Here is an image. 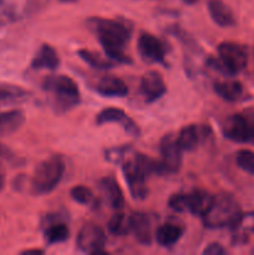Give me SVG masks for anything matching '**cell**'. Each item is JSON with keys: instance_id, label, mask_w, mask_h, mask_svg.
<instances>
[{"instance_id": "obj_1", "label": "cell", "mask_w": 254, "mask_h": 255, "mask_svg": "<svg viewBox=\"0 0 254 255\" xmlns=\"http://www.w3.org/2000/svg\"><path fill=\"white\" fill-rule=\"evenodd\" d=\"M87 26L96 34L100 44L110 59L120 64H131L132 60L125 52L132 34V26L124 19L90 17Z\"/></svg>"}, {"instance_id": "obj_2", "label": "cell", "mask_w": 254, "mask_h": 255, "mask_svg": "<svg viewBox=\"0 0 254 255\" xmlns=\"http://www.w3.org/2000/svg\"><path fill=\"white\" fill-rule=\"evenodd\" d=\"M242 209L237 199L229 193L214 196L208 211L202 218L206 228L222 229L236 228L241 222Z\"/></svg>"}, {"instance_id": "obj_3", "label": "cell", "mask_w": 254, "mask_h": 255, "mask_svg": "<svg viewBox=\"0 0 254 255\" xmlns=\"http://www.w3.org/2000/svg\"><path fill=\"white\" fill-rule=\"evenodd\" d=\"M42 90L50 95L51 107L56 114H65L80 104V90L76 82L65 75H52L42 82Z\"/></svg>"}, {"instance_id": "obj_4", "label": "cell", "mask_w": 254, "mask_h": 255, "mask_svg": "<svg viewBox=\"0 0 254 255\" xmlns=\"http://www.w3.org/2000/svg\"><path fill=\"white\" fill-rule=\"evenodd\" d=\"M65 173V161L61 156H51L40 162L32 173L30 188L34 196H45L56 188Z\"/></svg>"}, {"instance_id": "obj_5", "label": "cell", "mask_w": 254, "mask_h": 255, "mask_svg": "<svg viewBox=\"0 0 254 255\" xmlns=\"http://www.w3.org/2000/svg\"><path fill=\"white\" fill-rule=\"evenodd\" d=\"M122 172L128 186L132 198L136 201H143L148 194L147 178L149 174L146 159L142 153H132L122 162Z\"/></svg>"}, {"instance_id": "obj_6", "label": "cell", "mask_w": 254, "mask_h": 255, "mask_svg": "<svg viewBox=\"0 0 254 255\" xmlns=\"http://www.w3.org/2000/svg\"><path fill=\"white\" fill-rule=\"evenodd\" d=\"M219 60H212V64L227 75H237L246 69L248 64V51L246 46L233 41H224L218 45Z\"/></svg>"}, {"instance_id": "obj_7", "label": "cell", "mask_w": 254, "mask_h": 255, "mask_svg": "<svg viewBox=\"0 0 254 255\" xmlns=\"http://www.w3.org/2000/svg\"><path fill=\"white\" fill-rule=\"evenodd\" d=\"M224 137L237 143L254 144V109L229 116L222 126Z\"/></svg>"}, {"instance_id": "obj_8", "label": "cell", "mask_w": 254, "mask_h": 255, "mask_svg": "<svg viewBox=\"0 0 254 255\" xmlns=\"http://www.w3.org/2000/svg\"><path fill=\"white\" fill-rule=\"evenodd\" d=\"M76 244L77 248L85 253H106L104 249L105 244H106V233L101 227L96 226V224H85L77 234Z\"/></svg>"}, {"instance_id": "obj_9", "label": "cell", "mask_w": 254, "mask_h": 255, "mask_svg": "<svg viewBox=\"0 0 254 255\" xmlns=\"http://www.w3.org/2000/svg\"><path fill=\"white\" fill-rule=\"evenodd\" d=\"M161 162L166 169L167 174L176 173L182 164V148L179 147L177 138L172 134H166L159 142Z\"/></svg>"}, {"instance_id": "obj_10", "label": "cell", "mask_w": 254, "mask_h": 255, "mask_svg": "<svg viewBox=\"0 0 254 255\" xmlns=\"http://www.w3.org/2000/svg\"><path fill=\"white\" fill-rule=\"evenodd\" d=\"M138 52L142 59L147 62L166 64V46L154 35L142 32L138 37Z\"/></svg>"}, {"instance_id": "obj_11", "label": "cell", "mask_w": 254, "mask_h": 255, "mask_svg": "<svg viewBox=\"0 0 254 255\" xmlns=\"http://www.w3.org/2000/svg\"><path fill=\"white\" fill-rule=\"evenodd\" d=\"M96 124L102 126L106 124H119L121 125L122 128L125 129L126 133H128L132 137H139L141 131L139 127L137 126L136 122L128 116L122 110L116 109V107H107V109L102 110L96 117Z\"/></svg>"}, {"instance_id": "obj_12", "label": "cell", "mask_w": 254, "mask_h": 255, "mask_svg": "<svg viewBox=\"0 0 254 255\" xmlns=\"http://www.w3.org/2000/svg\"><path fill=\"white\" fill-rule=\"evenodd\" d=\"M139 91L146 102L152 104L161 99L167 92V86L162 75L157 71H148L142 76Z\"/></svg>"}, {"instance_id": "obj_13", "label": "cell", "mask_w": 254, "mask_h": 255, "mask_svg": "<svg viewBox=\"0 0 254 255\" xmlns=\"http://www.w3.org/2000/svg\"><path fill=\"white\" fill-rule=\"evenodd\" d=\"M186 196L187 212L198 217H203L206 214L214 198V196H212L208 191L202 188L192 189L189 193H186Z\"/></svg>"}, {"instance_id": "obj_14", "label": "cell", "mask_w": 254, "mask_h": 255, "mask_svg": "<svg viewBox=\"0 0 254 255\" xmlns=\"http://www.w3.org/2000/svg\"><path fill=\"white\" fill-rule=\"evenodd\" d=\"M131 232L138 243L149 246L152 242V227L149 217L142 212H134L129 216Z\"/></svg>"}, {"instance_id": "obj_15", "label": "cell", "mask_w": 254, "mask_h": 255, "mask_svg": "<svg viewBox=\"0 0 254 255\" xmlns=\"http://www.w3.org/2000/svg\"><path fill=\"white\" fill-rule=\"evenodd\" d=\"M60 65V57L51 45L44 44L35 54L31 61L34 70H56Z\"/></svg>"}, {"instance_id": "obj_16", "label": "cell", "mask_w": 254, "mask_h": 255, "mask_svg": "<svg viewBox=\"0 0 254 255\" xmlns=\"http://www.w3.org/2000/svg\"><path fill=\"white\" fill-rule=\"evenodd\" d=\"M96 91L104 97H125L128 94V86L119 77L104 76L97 82Z\"/></svg>"}, {"instance_id": "obj_17", "label": "cell", "mask_w": 254, "mask_h": 255, "mask_svg": "<svg viewBox=\"0 0 254 255\" xmlns=\"http://www.w3.org/2000/svg\"><path fill=\"white\" fill-rule=\"evenodd\" d=\"M208 11L212 20L221 27H231L236 25L233 11L222 0H208Z\"/></svg>"}, {"instance_id": "obj_18", "label": "cell", "mask_w": 254, "mask_h": 255, "mask_svg": "<svg viewBox=\"0 0 254 255\" xmlns=\"http://www.w3.org/2000/svg\"><path fill=\"white\" fill-rule=\"evenodd\" d=\"M100 188L106 197L107 202L114 209H121L125 204L124 193L114 177H105L100 181Z\"/></svg>"}, {"instance_id": "obj_19", "label": "cell", "mask_w": 254, "mask_h": 255, "mask_svg": "<svg viewBox=\"0 0 254 255\" xmlns=\"http://www.w3.org/2000/svg\"><path fill=\"white\" fill-rule=\"evenodd\" d=\"M25 124V114L21 110H11L0 114V137L15 133Z\"/></svg>"}, {"instance_id": "obj_20", "label": "cell", "mask_w": 254, "mask_h": 255, "mask_svg": "<svg viewBox=\"0 0 254 255\" xmlns=\"http://www.w3.org/2000/svg\"><path fill=\"white\" fill-rule=\"evenodd\" d=\"M184 233V229L181 226L172 223L162 224L158 229L156 231L154 238H156L157 244L164 248H169L173 247L174 244L178 243L179 239L182 238Z\"/></svg>"}, {"instance_id": "obj_21", "label": "cell", "mask_w": 254, "mask_h": 255, "mask_svg": "<svg viewBox=\"0 0 254 255\" xmlns=\"http://www.w3.org/2000/svg\"><path fill=\"white\" fill-rule=\"evenodd\" d=\"M214 92L221 99L228 102H236L243 96V85L236 80H226V81H217L213 86Z\"/></svg>"}, {"instance_id": "obj_22", "label": "cell", "mask_w": 254, "mask_h": 255, "mask_svg": "<svg viewBox=\"0 0 254 255\" xmlns=\"http://www.w3.org/2000/svg\"><path fill=\"white\" fill-rule=\"evenodd\" d=\"M176 138L179 147L182 148V151L191 152L194 151L198 147L199 141L202 138V134L196 125H188V126H184L179 131L178 136H176Z\"/></svg>"}, {"instance_id": "obj_23", "label": "cell", "mask_w": 254, "mask_h": 255, "mask_svg": "<svg viewBox=\"0 0 254 255\" xmlns=\"http://www.w3.org/2000/svg\"><path fill=\"white\" fill-rule=\"evenodd\" d=\"M47 226L49 227L45 231V241H46V243L49 246L64 243V242H66L69 239L70 231L69 227L65 223L56 221L54 223H49Z\"/></svg>"}, {"instance_id": "obj_24", "label": "cell", "mask_w": 254, "mask_h": 255, "mask_svg": "<svg viewBox=\"0 0 254 255\" xmlns=\"http://www.w3.org/2000/svg\"><path fill=\"white\" fill-rule=\"evenodd\" d=\"M29 92L16 85L0 84V102H21L29 97Z\"/></svg>"}, {"instance_id": "obj_25", "label": "cell", "mask_w": 254, "mask_h": 255, "mask_svg": "<svg viewBox=\"0 0 254 255\" xmlns=\"http://www.w3.org/2000/svg\"><path fill=\"white\" fill-rule=\"evenodd\" d=\"M107 228L111 234L115 236H126L131 232V224H129V216L125 213H116L110 218L107 223Z\"/></svg>"}, {"instance_id": "obj_26", "label": "cell", "mask_w": 254, "mask_h": 255, "mask_svg": "<svg viewBox=\"0 0 254 255\" xmlns=\"http://www.w3.org/2000/svg\"><path fill=\"white\" fill-rule=\"evenodd\" d=\"M77 55L80 56V59L82 61L86 62L87 65H90L91 67L97 70H109L111 67H114V62L109 61V60L104 59L102 56H100L99 54L94 51H90L87 49H80L77 51Z\"/></svg>"}, {"instance_id": "obj_27", "label": "cell", "mask_w": 254, "mask_h": 255, "mask_svg": "<svg viewBox=\"0 0 254 255\" xmlns=\"http://www.w3.org/2000/svg\"><path fill=\"white\" fill-rule=\"evenodd\" d=\"M133 153V149L131 146H121V147H114V148H109L105 152V158L109 161L110 163L114 164H121L127 157H129Z\"/></svg>"}, {"instance_id": "obj_28", "label": "cell", "mask_w": 254, "mask_h": 255, "mask_svg": "<svg viewBox=\"0 0 254 255\" xmlns=\"http://www.w3.org/2000/svg\"><path fill=\"white\" fill-rule=\"evenodd\" d=\"M236 163L242 171L254 176V152L251 149H241L236 154Z\"/></svg>"}, {"instance_id": "obj_29", "label": "cell", "mask_w": 254, "mask_h": 255, "mask_svg": "<svg viewBox=\"0 0 254 255\" xmlns=\"http://www.w3.org/2000/svg\"><path fill=\"white\" fill-rule=\"evenodd\" d=\"M70 194H71V198L75 202H77L80 204H84V206H90L95 201V196L91 189L85 186H81V184L80 186H75L70 191Z\"/></svg>"}, {"instance_id": "obj_30", "label": "cell", "mask_w": 254, "mask_h": 255, "mask_svg": "<svg viewBox=\"0 0 254 255\" xmlns=\"http://www.w3.org/2000/svg\"><path fill=\"white\" fill-rule=\"evenodd\" d=\"M168 207L177 213L187 212V196L186 193L172 194L168 199Z\"/></svg>"}, {"instance_id": "obj_31", "label": "cell", "mask_w": 254, "mask_h": 255, "mask_svg": "<svg viewBox=\"0 0 254 255\" xmlns=\"http://www.w3.org/2000/svg\"><path fill=\"white\" fill-rule=\"evenodd\" d=\"M204 255H224L227 254V251L219 243H211L206 247L203 251Z\"/></svg>"}, {"instance_id": "obj_32", "label": "cell", "mask_w": 254, "mask_h": 255, "mask_svg": "<svg viewBox=\"0 0 254 255\" xmlns=\"http://www.w3.org/2000/svg\"><path fill=\"white\" fill-rule=\"evenodd\" d=\"M47 1L49 0H29L26 4V11L29 12H37L40 9H42V7L46 6Z\"/></svg>"}, {"instance_id": "obj_33", "label": "cell", "mask_w": 254, "mask_h": 255, "mask_svg": "<svg viewBox=\"0 0 254 255\" xmlns=\"http://www.w3.org/2000/svg\"><path fill=\"white\" fill-rule=\"evenodd\" d=\"M11 157V152L7 147H5L4 144L0 143V163H1L2 159H7Z\"/></svg>"}, {"instance_id": "obj_34", "label": "cell", "mask_w": 254, "mask_h": 255, "mask_svg": "<svg viewBox=\"0 0 254 255\" xmlns=\"http://www.w3.org/2000/svg\"><path fill=\"white\" fill-rule=\"evenodd\" d=\"M44 253V251H41V249H29V251H24L22 252V254H42Z\"/></svg>"}, {"instance_id": "obj_35", "label": "cell", "mask_w": 254, "mask_h": 255, "mask_svg": "<svg viewBox=\"0 0 254 255\" xmlns=\"http://www.w3.org/2000/svg\"><path fill=\"white\" fill-rule=\"evenodd\" d=\"M4 186H5V178H4V176H2V174H0V192L2 191Z\"/></svg>"}, {"instance_id": "obj_36", "label": "cell", "mask_w": 254, "mask_h": 255, "mask_svg": "<svg viewBox=\"0 0 254 255\" xmlns=\"http://www.w3.org/2000/svg\"><path fill=\"white\" fill-rule=\"evenodd\" d=\"M199 0H183V2L184 4H187V5H193V4H196V2H198Z\"/></svg>"}, {"instance_id": "obj_37", "label": "cell", "mask_w": 254, "mask_h": 255, "mask_svg": "<svg viewBox=\"0 0 254 255\" xmlns=\"http://www.w3.org/2000/svg\"><path fill=\"white\" fill-rule=\"evenodd\" d=\"M59 1L65 2V4H71V2H76L79 1V0H59Z\"/></svg>"}, {"instance_id": "obj_38", "label": "cell", "mask_w": 254, "mask_h": 255, "mask_svg": "<svg viewBox=\"0 0 254 255\" xmlns=\"http://www.w3.org/2000/svg\"><path fill=\"white\" fill-rule=\"evenodd\" d=\"M253 218H254V214H253ZM251 229H252V232H254V223H253V224H252Z\"/></svg>"}]
</instances>
